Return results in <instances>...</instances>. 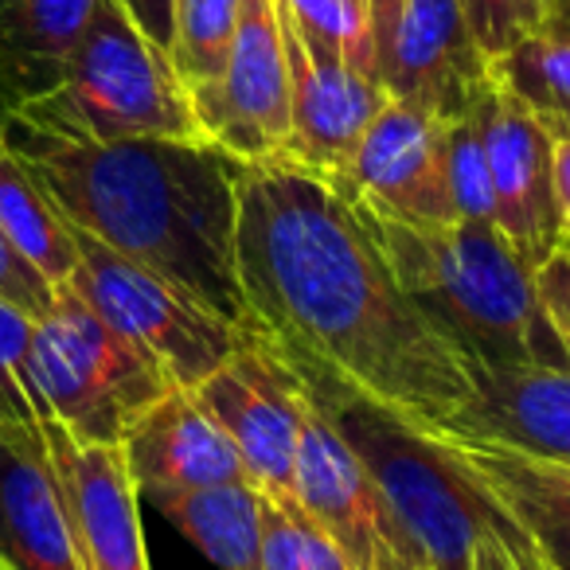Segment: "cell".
Here are the masks:
<instances>
[{"label": "cell", "mask_w": 570, "mask_h": 570, "mask_svg": "<svg viewBox=\"0 0 570 570\" xmlns=\"http://www.w3.org/2000/svg\"><path fill=\"white\" fill-rule=\"evenodd\" d=\"M235 250L254 321L297 367L426 430L465 406L469 364L403 294L360 212L325 176L289 160L246 165Z\"/></svg>", "instance_id": "cell-1"}, {"label": "cell", "mask_w": 570, "mask_h": 570, "mask_svg": "<svg viewBox=\"0 0 570 570\" xmlns=\"http://www.w3.org/2000/svg\"><path fill=\"white\" fill-rule=\"evenodd\" d=\"M0 141L71 227L262 333L238 277V157L212 141H95L20 110H9Z\"/></svg>", "instance_id": "cell-2"}, {"label": "cell", "mask_w": 570, "mask_h": 570, "mask_svg": "<svg viewBox=\"0 0 570 570\" xmlns=\"http://www.w3.org/2000/svg\"><path fill=\"white\" fill-rule=\"evenodd\" d=\"M352 204V199H348ZM380 243L403 294L458 348L469 372L500 367H570L543 317L535 274L515 258L492 223L414 227L352 204Z\"/></svg>", "instance_id": "cell-3"}, {"label": "cell", "mask_w": 570, "mask_h": 570, "mask_svg": "<svg viewBox=\"0 0 570 570\" xmlns=\"http://www.w3.org/2000/svg\"><path fill=\"white\" fill-rule=\"evenodd\" d=\"M297 372L309 399L375 476L403 528L422 547L430 570H473L476 547L492 535L512 551L520 570H547L520 523L497 504V497L442 434L360 395L333 375L313 367Z\"/></svg>", "instance_id": "cell-4"}, {"label": "cell", "mask_w": 570, "mask_h": 570, "mask_svg": "<svg viewBox=\"0 0 570 570\" xmlns=\"http://www.w3.org/2000/svg\"><path fill=\"white\" fill-rule=\"evenodd\" d=\"M17 110L95 141H207L173 59L149 43L121 0H95L59 87Z\"/></svg>", "instance_id": "cell-5"}, {"label": "cell", "mask_w": 570, "mask_h": 570, "mask_svg": "<svg viewBox=\"0 0 570 570\" xmlns=\"http://www.w3.org/2000/svg\"><path fill=\"white\" fill-rule=\"evenodd\" d=\"M24 380L36 411L98 445H121L129 426L176 387L141 344L106 325L71 285H59L51 313L32 325Z\"/></svg>", "instance_id": "cell-6"}, {"label": "cell", "mask_w": 570, "mask_h": 570, "mask_svg": "<svg viewBox=\"0 0 570 570\" xmlns=\"http://www.w3.org/2000/svg\"><path fill=\"white\" fill-rule=\"evenodd\" d=\"M75 246H79V266L67 285L106 325L141 344L176 387L196 391L250 336L196 302L188 289L137 266L134 258L110 250L87 230L75 227Z\"/></svg>", "instance_id": "cell-7"}, {"label": "cell", "mask_w": 570, "mask_h": 570, "mask_svg": "<svg viewBox=\"0 0 570 570\" xmlns=\"http://www.w3.org/2000/svg\"><path fill=\"white\" fill-rule=\"evenodd\" d=\"M196 399L230 438L246 481L277 504L302 508L294 497V465L309 391L289 356L266 333H250L227 364L199 383Z\"/></svg>", "instance_id": "cell-8"}, {"label": "cell", "mask_w": 570, "mask_h": 570, "mask_svg": "<svg viewBox=\"0 0 570 570\" xmlns=\"http://www.w3.org/2000/svg\"><path fill=\"white\" fill-rule=\"evenodd\" d=\"M294 497L352 570H430L375 476L313 399L297 445Z\"/></svg>", "instance_id": "cell-9"}, {"label": "cell", "mask_w": 570, "mask_h": 570, "mask_svg": "<svg viewBox=\"0 0 570 570\" xmlns=\"http://www.w3.org/2000/svg\"><path fill=\"white\" fill-rule=\"evenodd\" d=\"M199 134L243 165L282 160L289 145V59L277 0H243L223 71L188 90Z\"/></svg>", "instance_id": "cell-10"}, {"label": "cell", "mask_w": 570, "mask_h": 570, "mask_svg": "<svg viewBox=\"0 0 570 570\" xmlns=\"http://www.w3.org/2000/svg\"><path fill=\"white\" fill-rule=\"evenodd\" d=\"M375 75L387 98L442 126L469 118L489 90V56L476 48L461 0H403L375 40Z\"/></svg>", "instance_id": "cell-11"}, {"label": "cell", "mask_w": 570, "mask_h": 570, "mask_svg": "<svg viewBox=\"0 0 570 570\" xmlns=\"http://www.w3.org/2000/svg\"><path fill=\"white\" fill-rule=\"evenodd\" d=\"M375 215L414 227L458 223L445 176V126L430 114L387 98L341 180H328Z\"/></svg>", "instance_id": "cell-12"}, {"label": "cell", "mask_w": 570, "mask_h": 570, "mask_svg": "<svg viewBox=\"0 0 570 570\" xmlns=\"http://www.w3.org/2000/svg\"><path fill=\"white\" fill-rule=\"evenodd\" d=\"M87 570H149L137 484L121 445L79 442L63 422L36 411Z\"/></svg>", "instance_id": "cell-13"}, {"label": "cell", "mask_w": 570, "mask_h": 570, "mask_svg": "<svg viewBox=\"0 0 570 570\" xmlns=\"http://www.w3.org/2000/svg\"><path fill=\"white\" fill-rule=\"evenodd\" d=\"M476 129L497 196V230L515 250V258L535 274L559 246L551 184L554 137L497 82H489L476 106Z\"/></svg>", "instance_id": "cell-14"}, {"label": "cell", "mask_w": 570, "mask_h": 570, "mask_svg": "<svg viewBox=\"0 0 570 570\" xmlns=\"http://www.w3.org/2000/svg\"><path fill=\"white\" fill-rule=\"evenodd\" d=\"M282 36L289 59V145L282 160L325 180H341L387 95L375 75L313 56L285 24Z\"/></svg>", "instance_id": "cell-15"}, {"label": "cell", "mask_w": 570, "mask_h": 570, "mask_svg": "<svg viewBox=\"0 0 570 570\" xmlns=\"http://www.w3.org/2000/svg\"><path fill=\"white\" fill-rule=\"evenodd\" d=\"M0 562L4 570H87L40 422H0Z\"/></svg>", "instance_id": "cell-16"}, {"label": "cell", "mask_w": 570, "mask_h": 570, "mask_svg": "<svg viewBox=\"0 0 570 570\" xmlns=\"http://www.w3.org/2000/svg\"><path fill=\"white\" fill-rule=\"evenodd\" d=\"M434 434L570 465V367H476L465 406Z\"/></svg>", "instance_id": "cell-17"}, {"label": "cell", "mask_w": 570, "mask_h": 570, "mask_svg": "<svg viewBox=\"0 0 570 570\" xmlns=\"http://www.w3.org/2000/svg\"><path fill=\"white\" fill-rule=\"evenodd\" d=\"M121 450H126L137 492H145L153 504L180 497V492L246 481L243 461H238L230 438L199 406L196 391L184 387L160 395L129 426Z\"/></svg>", "instance_id": "cell-18"}, {"label": "cell", "mask_w": 570, "mask_h": 570, "mask_svg": "<svg viewBox=\"0 0 570 570\" xmlns=\"http://www.w3.org/2000/svg\"><path fill=\"white\" fill-rule=\"evenodd\" d=\"M445 442L481 476L497 504L520 523L547 570H570V465L539 461L492 442H458V438Z\"/></svg>", "instance_id": "cell-19"}, {"label": "cell", "mask_w": 570, "mask_h": 570, "mask_svg": "<svg viewBox=\"0 0 570 570\" xmlns=\"http://www.w3.org/2000/svg\"><path fill=\"white\" fill-rule=\"evenodd\" d=\"M95 0H0V98L9 110L51 95Z\"/></svg>", "instance_id": "cell-20"}, {"label": "cell", "mask_w": 570, "mask_h": 570, "mask_svg": "<svg viewBox=\"0 0 570 570\" xmlns=\"http://www.w3.org/2000/svg\"><path fill=\"white\" fill-rule=\"evenodd\" d=\"M157 512L219 570H262V492L250 481L180 492Z\"/></svg>", "instance_id": "cell-21"}, {"label": "cell", "mask_w": 570, "mask_h": 570, "mask_svg": "<svg viewBox=\"0 0 570 570\" xmlns=\"http://www.w3.org/2000/svg\"><path fill=\"white\" fill-rule=\"evenodd\" d=\"M0 230L56 289L75 277L79 266L75 227L4 145H0Z\"/></svg>", "instance_id": "cell-22"}, {"label": "cell", "mask_w": 570, "mask_h": 570, "mask_svg": "<svg viewBox=\"0 0 570 570\" xmlns=\"http://www.w3.org/2000/svg\"><path fill=\"white\" fill-rule=\"evenodd\" d=\"M504 87L547 134L570 137V28H543L489 63Z\"/></svg>", "instance_id": "cell-23"}, {"label": "cell", "mask_w": 570, "mask_h": 570, "mask_svg": "<svg viewBox=\"0 0 570 570\" xmlns=\"http://www.w3.org/2000/svg\"><path fill=\"white\" fill-rule=\"evenodd\" d=\"M277 17L313 56L375 75V28L367 0H277Z\"/></svg>", "instance_id": "cell-24"}, {"label": "cell", "mask_w": 570, "mask_h": 570, "mask_svg": "<svg viewBox=\"0 0 570 570\" xmlns=\"http://www.w3.org/2000/svg\"><path fill=\"white\" fill-rule=\"evenodd\" d=\"M243 0H176L173 67L188 90L219 79Z\"/></svg>", "instance_id": "cell-25"}, {"label": "cell", "mask_w": 570, "mask_h": 570, "mask_svg": "<svg viewBox=\"0 0 570 570\" xmlns=\"http://www.w3.org/2000/svg\"><path fill=\"white\" fill-rule=\"evenodd\" d=\"M262 570H352L333 539L302 512L262 497Z\"/></svg>", "instance_id": "cell-26"}, {"label": "cell", "mask_w": 570, "mask_h": 570, "mask_svg": "<svg viewBox=\"0 0 570 570\" xmlns=\"http://www.w3.org/2000/svg\"><path fill=\"white\" fill-rule=\"evenodd\" d=\"M445 176H450L453 212L461 223H492L497 227V196H492L489 160H484L476 110L445 126Z\"/></svg>", "instance_id": "cell-27"}, {"label": "cell", "mask_w": 570, "mask_h": 570, "mask_svg": "<svg viewBox=\"0 0 570 570\" xmlns=\"http://www.w3.org/2000/svg\"><path fill=\"white\" fill-rule=\"evenodd\" d=\"M554 0H461V12L469 20L476 48L492 59L512 51L528 36L543 32L547 17H551Z\"/></svg>", "instance_id": "cell-28"}, {"label": "cell", "mask_w": 570, "mask_h": 570, "mask_svg": "<svg viewBox=\"0 0 570 570\" xmlns=\"http://www.w3.org/2000/svg\"><path fill=\"white\" fill-rule=\"evenodd\" d=\"M32 325L36 321L0 302V422L36 419L32 391L24 380V352L32 341Z\"/></svg>", "instance_id": "cell-29"}, {"label": "cell", "mask_w": 570, "mask_h": 570, "mask_svg": "<svg viewBox=\"0 0 570 570\" xmlns=\"http://www.w3.org/2000/svg\"><path fill=\"white\" fill-rule=\"evenodd\" d=\"M56 285L9 243V235L0 230V302L24 313L28 321H40L56 305Z\"/></svg>", "instance_id": "cell-30"}, {"label": "cell", "mask_w": 570, "mask_h": 570, "mask_svg": "<svg viewBox=\"0 0 570 570\" xmlns=\"http://www.w3.org/2000/svg\"><path fill=\"white\" fill-rule=\"evenodd\" d=\"M535 294L543 305V317L551 333L559 336L562 352L570 360V243H559L551 258L535 269Z\"/></svg>", "instance_id": "cell-31"}, {"label": "cell", "mask_w": 570, "mask_h": 570, "mask_svg": "<svg viewBox=\"0 0 570 570\" xmlns=\"http://www.w3.org/2000/svg\"><path fill=\"white\" fill-rule=\"evenodd\" d=\"M121 9L134 17V24L173 59V36H176V0H121Z\"/></svg>", "instance_id": "cell-32"}, {"label": "cell", "mask_w": 570, "mask_h": 570, "mask_svg": "<svg viewBox=\"0 0 570 570\" xmlns=\"http://www.w3.org/2000/svg\"><path fill=\"white\" fill-rule=\"evenodd\" d=\"M551 184H554L559 243H570V137H559L551 149Z\"/></svg>", "instance_id": "cell-33"}, {"label": "cell", "mask_w": 570, "mask_h": 570, "mask_svg": "<svg viewBox=\"0 0 570 570\" xmlns=\"http://www.w3.org/2000/svg\"><path fill=\"white\" fill-rule=\"evenodd\" d=\"M473 570H520V567H515L512 551H508V547L500 543L497 535H492V539H484V543L476 547Z\"/></svg>", "instance_id": "cell-34"}, {"label": "cell", "mask_w": 570, "mask_h": 570, "mask_svg": "<svg viewBox=\"0 0 570 570\" xmlns=\"http://www.w3.org/2000/svg\"><path fill=\"white\" fill-rule=\"evenodd\" d=\"M367 9H372V28H375V40L391 28V20L399 17L403 9V0H367Z\"/></svg>", "instance_id": "cell-35"}, {"label": "cell", "mask_w": 570, "mask_h": 570, "mask_svg": "<svg viewBox=\"0 0 570 570\" xmlns=\"http://www.w3.org/2000/svg\"><path fill=\"white\" fill-rule=\"evenodd\" d=\"M547 28H570V0H554L551 17H547Z\"/></svg>", "instance_id": "cell-36"}, {"label": "cell", "mask_w": 570, "mask_h": 570, "mask_svg": "<svg viewBox=\"0 0 570 570\" xmlns=\"http://www.w3.org/2000/svg\"><path fill=\"white\" fill-rule=\"evenodd\" d=\"M4 118H9V102L0 98V129H4ZM0 145H4V141H0Z\"/></svg>", "instance_id": "cell-37"}, {"label": "cell", "mask_w": 570, "mask_h": 570, "mask_svg": "<svg viewBox=\"0 0 570 570\" xmlns=\"http://www.w3.org/2000/svg\"><path fill=\"white\" fill-rule=\"evenodd\" d=\"M0 570H4V562H0Z\"/></svg>", "instance_id": "cell-38"}]
</instances>
